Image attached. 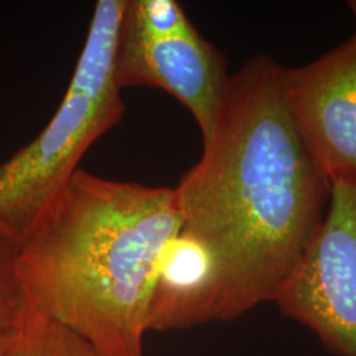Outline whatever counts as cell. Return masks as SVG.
Instances as JSON below:
<instances>
[{
  "instance_id": "obj_8",
  "label": "cell",
  "mask_w": 356,
  "mask_h": 356,
  "mask_svg": "<svg viewBox=\"0 0 356 356\" xmlns=\"http://www.w3.org/2000/svg\"><path fill=\"white\" fill-rule=\"evenodd\" d=\"M0 356H106L61 323L29 309L24 325L0 343Z\"/></svg>"
},
{
  "instance_id": "obj_6",
  "label": "cell",
  "mask_w": 356,
  "mask_h": 356,
  "mask_svg": "<svg viewBox=\"0 0 356 356\" xmlns=\"http://www.w3.org/2000/svg\"><path fill=\"white\" fill-rule=\"evenodd\" d=\"M284 102L297 135L332 184L356 178V32L300 67H282Z\"/></svg>"
},
{
  "instance_id": "obj_4",
  "label": "cell",
  "mask_w": 356,
  "mask_h": 356,
  "mask_svg": "<svg viewBox=\"0 0 356 356\" xmlns=\"http://www.w3.org/2000/svg\"><path fill=\"white\" fill-rule=\"evenodd\" d=\"M229 76L222 51L198 32L178 1L126 0L115 47L120 89L164 90L191 113L206 140Z\"/></svg>"
},
{
  "instance_id": "obj_9",
  "label": "cell",
  "mask_w": 356,
  "mask_h": 356,
  "mask_svg": "<svg viewBox=\"0 0 356 356\" xmlns=\"http://www.w3.org/2000/svg\"><path fill=\"white\" fill-rule=\"evenodd\" d=\"M19 248V243L0 234V343L19 330L29 316L17 269Z\"/></svg>"
},
{
  "instance_id": "obj_3",
  "label": "cell",
  "mask_w": 356,
  "mask_h": 356,
  "mask_svg": "<svg viewBox=\"0 0 356 356\" xmlns=\"http://www.w3.org/2000/svg\"><path fill=\"white\" fill-rule=\"evenodd\" d=\"M126 0H98L61 104L38 136L0 164V234L23 242L90 147L126 113L115 47Z\"/></svg>"
},
{
  "instance_id": "obj_7",
  "label": "cell",
  "mask_w": 356,
  "mask_h": 356,
  "mask_svg": "<svg viewBox=\"0 0 356 356\" xmlns=\"http://www.w3.org/2000/svg\"><path fill=\"white\" fill-rule=\"evenodd\" d=\"M222 270L216 254L181 229L160 257L148 330H179L219 321Z\"/></svg>"
},
{
  "instance_id": "obj_2",
  "label": "cell",
  "mask_w": 356,
  "mask_h": 356,
  "mask_svg": "<svg viewBox=\"0 0 356 356\" xmlns=\"http://www.w3.org/2000/svg\"><path fill=\"white\" fill-rule=\"evenodd\" d=\"M182 229L175 188L78 169L20 243L31 310L106 356H143L160 257Z\"/></svg>"
},
{
  "instance_id": "obj_1",
  "label": "cell",
  "mask_w": 356,
  "mask_h": 356,
  "mask_svg": "<svg viewBox=\"0 0 356 356\" xmlns=\"http://www.w3.org/2000/svg\"><path fill=\"white\" fill-rule=\"evenodd\" d=\"M281 70L259 54L229 76L202 156L175 188L182 229L220 264L219 321L275 304L329 204L330 182L293 126Z\"/></svg>"
},
{
  "instance_id": "obj_5",
  "label": "cell",
  "mask_w": 356,
  "mask_h": 356,
  "mask_svg": "<svg viewBox=\"0 0 356 356\" xmlns=\"http://www.w3.org/2000/svg\"><path fill=\"white\" fill-rule=\"evenodd\" d=\"M275 304L331 354L356 356V178L330 184L323 220Z\"/></svg>"
},
{
  "instance_id": "obj_10",
  "label": "cell",
  "mask_w": 356,
  "mask_h": 356,
  "mask_svg": "<svg viewBox=\"0 0 356 356\" xmlns=\"http://www.w3.org/2000/svg\"><path fill=\"white\" fill-rule=\"evenodd\" d=\"M348 7H350V10H351V13L354 15V17H355L356 20V0L348 1Z\"/></svg>"
}]
</instances>
